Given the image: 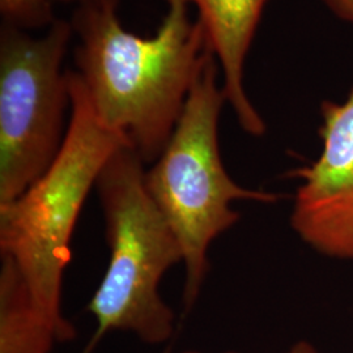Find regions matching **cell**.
Masks as SVG:
<instances>
[{"label": "cell", "mask_w": 353, "mask_h": 353, "mask_svg": "<svg viewBox=\"0 0 353 353\" xmlns=\"http://www.w3.org/2000/svg\"><path fill=\"white\" fill-rule=\"evenodd\" d=\"M168 13L152 37L127 30L119 0L76 7L70 20L79 38L76 72L102 125L123 135L144 164L163 153L211 55L190 6L168 0Z\"/></svg>", "instance_id": "cell-1"}, {"label": "cell", "mask_w": 353, "mask_h": 353, "mask_svg": "<svg viewBox=\"0 0 353 353\" xmlns=\"http://www.w3.org/2000/svg\"><path fill=\"white\" fill-rule=\"evenodd\" d=\"M71 117L62 151L49 170L13 202L0 205V255L11 259L59 343L76 328L62 312V285L71 240L102 166L128 140L103 126L76 71H68Z\"/></svg>", "instance_id": "cell-2"}, {"label": "cell", "mask_w": 353, "mask_h": 353, "mask_svg": "<svg viewBox=\"0 0 353 353\" xmlns=\"http://www.w3.org/2000/svg\"><path fill=\"white\" fill-rule=\"evenodd\" d=\"M220 64L211 55L190 92L160 157L145 170V188L179 241L185 267L182 301L190 312L208 274V249L239 223L236 201L278 202L279 195L245 189L228 174L219 147V119L227 102Z\"/></svg>", "instance_id": "cell-3"}, {"label": "cell", "mask_w": 353, "mask_h": 353, "mask_svg": "<svg viewBox=\"0 0 353 353\" xmlns=\"http://www.w3.org/2000/svg\"><path fill=\"white\" fill-rule=\"evenodd\" d=\"M139 154L122 144L97 176L105 219L109 265L88 303L99 335L132 332L145 344L159 345L174 332L176 316L160 294V283L183 255L173 229L145 188Z\"/></svg>", "instance_id": "cell-4"}, {"label": "cell", "mask_w": 353, "mask_h": 353, "mask_svg": "<svg viewBox=\"0 0 353 353\" xmlns=\"http://www.w3.org/2000/svg\"><path fill=\"white\" fill-rule=\"evenodd\" d=\"M74 34L63 19L39 37L1 24L0 205L26 192L62 151L71 112L63 61Z\"/></svg>", "instance_id": "cell-5"}, {"label": "cell", "mask_w": 353, "mask_h": 353, "mask_svg": "<svg viewBox=\"0 0 353 353\" xmlns=\"http://www.w3.org/2000/svg\"><path fill=\"white\" fill-rule=\"evenodd\" d=\"M323 150L296 170L303 179L290 224L303 242L323 255L353 259V90L341 103L321 106Z\"/></svg>", "instance_id": "cell-6"}, {"label": "cell", "mask_w": 353, "mask_h": 353, "mask_svg": "<svg viewBox=\"0 0 353 353\" xmlns=\"http://www.w3.org/2000/svg\"><path fill=\"white\" fill-rule=\"evenodd\" d=\"M168 1V0H165ZM198 11L208 49L220 64L223 92L240 126L252 137L265 131L243 87L245 62L268 0H182Z\"/></svg>", "instance_id": "cell-7"}, {"label": "cell", "mask_w": 353, "mask_h": 353, "mask_svg": "<svg viewBox=\"0 0 353 353\" xmlns=\"http://www.w3.org/2000/svg\"><path fill=\"white\" fill-rule=\"evenodd\" d=\"M57 330L11 259L0 265V353H51Z\"/></svg>", "instance_id": "cell-8"}, {"label": "cell", "mask_w": 353, "mask_h": 353, "mask_svg": "<svg viewBox=\"0 0 353 353\" xmlns=\"http://www.w3.org/2000/svg\"><path fill=\"white\" fill-rule=\"evenodd\" d=\"M93 0H0V14L4 26L21 30L49 28L57 21L54 10L59 4L83 6Z\"/></svg>", "instance_id": "cell-9"}, {"label": "cell", "mask_w": 353, "mask_h": 353, "mask_svg": "<svg viewBox=\"0 0 353 353\" xmlns=\"http://www.w3.org/2000/svg\"><path fill=\"white\" fill-rule=\"evenodd\" d=\"M339 19L353 24V0H322Z\"/></svg>", "instance_id": "cell-10"}, {"label": "cell", "mask_w": 353, "mask_h": 353, "mask_svg": "<svg viewBox=\"0 0 353 353\" xmlns=\"http://www.w3.org/2000/svg\"><path fill=\"white\" fill-rule=\"evenodd\" d=\"M288 353H316V351L310 344H307L305 341H300L294 347H292Z\"/></svg>", "instance_id": "cell-11"}, {"label": "cell", "mask_w": 353, "mask_h": 353, "mask_svg": "<svg viewBox=\"0 0 353 353\" xmlns=\"http://www.w3.org/2000/svg\"><path fill=\"white\" fill-rule=\"evenodd\" d=\"M182 353H202V352H198V351H185V352ZM229 353H234V352H229Z\"/></svg>", "instance_id": "cell-12"}]
</instances>
